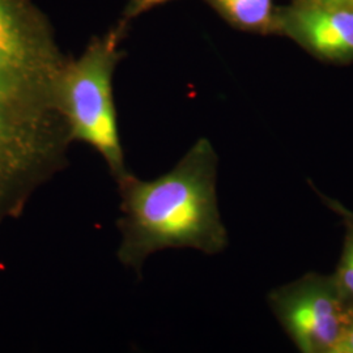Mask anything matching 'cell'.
<instances>
[{"mask_svg":"<svg viewBox=\"0 0 353 353\" xmlns=\"http://www.w3.org/2000/svg\"><path fill=\"white\" fill-rule=\"evenodd\" d=\"M63 57L46 36L33 34L10 0H0V70L48 92Z\"/></svg>","mask_w":353,"mask_h":353,"instance_id":"6","label":"cell"},{"mask_svg":"<svg viewBox=\"0 0 353 353\" xmlns=\"http://www.w3.org/2000/svg\"><path fill=\"white\" fill-rule=\"evenodd\" d=\"M274 34L328 64L353 63V8L290 0L275 10Z\"/></svg>","mask_w":353,"mask_h":353,"instance_id":"5","label":"cell"},{"mask_svg":"<svg viewBox=\"0 0 353 353\" xmlns=\"http://www.w3.org/2000/svg\"><path fill=\"white\" fill-rule=\"evenodd\" d=\"M268 305L300 352H334L348 306L332 275L309 272L271 290Z\"/></svg>","mask_w":353,"mask_h":353,"instance_id":"4","label":"cell"},{"mask_svg":"<svg viewBox=\"0 0 353 353\" xmlns=\"http://www.w3.org/2000/svg\"><path fill=\"white\" fill-rule=\"evenodd\" d=\"M301 1H313V3H323V4H334L353 8V0H301Z\"/></svg>","mask_w":353,"mask_h":353,"instance_id":"11","label":"cell"},{"mask_svg":"<svg viewBox=\"0 0 353 353\" xmlns=\"http://www.w3.org/2000/svg\"><path fill=\"white\" fill-rule=\"evenodd\" d=\"M217 154L199 139L179 163L154 179L128 173L118 183L122 217L118 220L121 263L139 272L147 258L165 249L219 254L228 230L217 203Z\"/></svg>","mask_w":353,"mask_h":353,"instance_id":"1","label":"cell"},{"mask_svg":"<svg viewBox=\"0 0 353 353\" xmlns=\"http://www.w3.org/2000/svg\"><path fill=\"white\" fill-rule=\"evenodd\" d=\"M228 24L242 32L274 34V0H205Z\"/></svg>","mask_w":353,"mask_h":353,"instance_id":"7","label":"cell"},{"mask_svg":"<svg viewBox=\"0 0 353 353\" xmlns=\"http://www.w3.org/2000/svg\"><path fill=\"white\" fill-rule=\"evenodd\" d=\"M70 143L50 94L0 70V195L59 172Z\"/></svg>","mask_w":353,"mask_h":353,"instance_id":"3","label":"cell"},{"mask_svg":"<svg viewBox=\"0 0 353 353\" xmlns=\"http://www.w3.org/2000/svg\"><path fill=\"white\" fill-rule=\"evenodd\" d=\"M169 0H131L130 7L127 8V17H134L140 13L145 12L153 7L166 3Z\"/></svg>","mask_w":353,"mask_h":353,"instance_id":"10","label":"cell"},{"mask_svg":"<svg viewBox=\"0 0 353 353\" xmlns=\"http://www.w3.org/2000/svg\"><path fill=\"white\" fill-rule=\"evenodd\" d=\"M122 28L94 39L83 55L64 62L52 85V102L71 141L97 152L119 182L130 173L114 105V70L122 58Z\"/></svg>","mask_w":353,"mask_h":353,"instance_id":"2","label":"cell"},{"mask_svg":"<svg viewBox=\"0 0 353 353\" xmlns=\"http://www.w3.org/2000/svg\"><path fill=\"white\" fill-rule=\"evenodd\" d=\"M321 201L327 205L330 210L341 214L345 225V236L341 256L336 271L332 274L335 284L341 292L343 300L347 306H353V212L347 210L341 203L319 194Z\"/></svg>","mask_w":353,"mask_h":353,"instance_id":"8","label":"cell"},{"mask_svg":"<svg viewBox=\"0 0 353 353\" xmlns=\"http://www.w3.org/2000/svg\"><path fill=\"white\" fill-rule=\"evenodd\" d=\"M332 353H353V306H348L341 336Z\"/></svg>","mask_w":353,"mask_h":353,"instance_id":"9","label":"cell"}]
</instances>
